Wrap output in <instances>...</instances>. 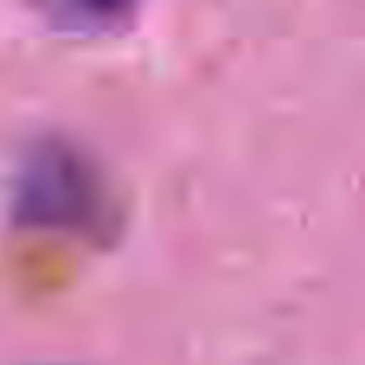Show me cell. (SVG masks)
<instances>
[{
	"mask_svg": "<svg viewBox=\"0 0 365 365\" xmlns=\"http://www.w3.org/2000/svg\"><path fill=\"white\" fill-rule=\"evenodd\" d=\"M83 173L64 154H48V160L32 167L26 180V215L32 221H77L87 212V182Z\"/></svg>",
	"mask_w": 365,
	"mask_h": 365,
	"instance_id": "cell-1",
	"label": "cell"
}]
</instances>
